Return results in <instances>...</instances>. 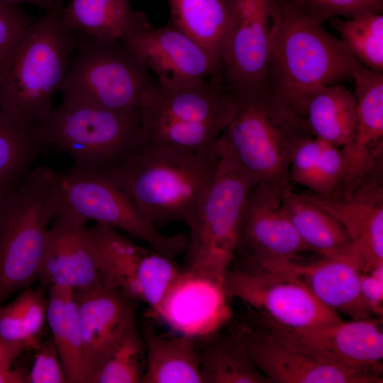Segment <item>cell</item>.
Returning a JSON list of instances; mask_svg holds the SVG:
<instances>
[{
    "instance_id": "1",
    "label": "cell",
    "mask_w": 383,
    "mask_h": 383,
    "mask_svg": "<svg viewBox=\"0 0 383 383\" xmlns=\"http://www.w3.org/2000/svg\"><path fill=\"white\" fill-rule=\"evenodd\" d=\"M357 62L301 0H277L267 89L277 101L303 118L309 96L353 78Z\"/></svg>"
},
{
    "instance_id": "2",
    "label": "cell",
    "mask_w": 383,
    "mask_h": 383,
    "mask_svg": "<svg viewBox=\"0 0 383 383\" xmlns=\"http://www.w3.org/2000/svg\"><path fill=\"white\" fill-rule=\"evenodd\" d=\"M63 6L46 11L0 56V110L30 135L54 108L74 50Z\"/></svg>"
},
{
    "instance_id": "3",
    "label": "cell",
    "mask_w": 383,
    "mask_h": 383,
    "mask_svg": "<svg viewBox=\"0 0 383 383\" xmlns=\"http://www.w3.org/2000/svg\"><path fill=\"white\" fill-rule=\"evenodd\" d=\"M217 163L216 145L202 152L152 148L138 150L101 174L156 227L182 223L189 228Z\"/></svg>"
},
{
    "instance_id": "4",
    "label": "cell",
    "mask_w": 383,
    "mask_h": 383,
    "mask_svg": "<svg viewBox=\"0 0 383 383\" xmlns=\"http://www.w3.org/2000/svg\"><path fill=\"white\" fill-rule=\"evenodd\" d=\"M235 96L219 71L200 81L160 83L144 94L138 111L140 149L202 152L214 148L232 118Z\"/></svg>"
},
{
    "instance_id": "5",
    "label": "cell",
    "mask_w": 383,
    "mask_h": 383,
    "mask_svg": "<svg viewBox=\"0 0 383 383\" xmlns=\"http://www.w3.org/2000/svg\"><path fill=\"white\" fill-rule=\"evenodd\" d=\"M235 96V113L217 145L257 182L284 194L291 189L294 151L312 135L304 120L267 89Z\"/></svg>"
},
{
    "instance_id": "6",
    "label": "cell",
    "mask_w": 383,
    "mask_h": 383,
    "mask_svg": "<svg viewBox=\"0 0 383 383\" xmlns=\"http://www.w3.org/2000/svg\"><path fill=\"white\" fill-rule=\"evenodd\" d=\"M42 148L67 153L76 169L106 172L136 152L141 144L138 112H119L63 98L31 132Z\"/></svg>"
},
{
    "instance_id": "7",
    "label": "cell",
    "mask_w": 383,
    "mask_h": 383,
    "mask_svg": "<svg viewBox=\"0 0 383 383\" xmlns=\"http://www.w3.org/2000/svg\"><path fill=\"white\" fill-rule=\"evenodd\" d=\"M63 204L57 172L33 168L0 219V305L38 279L46 238Z\"/></svg>"
},
{
    "instance_id": "8",
    "label": "cell",
    "mask_w": 383,
    "mask_h": 383,
    "mask_svg": "<svg viewBox=\"0 0 383 383\" xmlns=\"http://www.w3.org/2000/svg\"><path fill=\"white\" fill-rule=\"evenodd\" d=\"M216 150V170L189 228L183 267L224 283L236 253L246 201L257 181L217 144Z\"/></svg>"
},
{
    "instance_id": "9",
    "label": "cell",
    "mask_w": 383,
    "mask_h": 383,
    "mask_svg": "<svg viewBox=\"0 0 383 383\" xmlns=\"http://www.w3.org/2000/svg\"><path fill=\"white\" fill-rule=\"evenodd\" d=\"M76 34L73 57L60 87L64 99L136 113L156 79L121 40Z\"/></svg>"
},
{
    "instance_id": "10",
    "label": "cell",
    "mask_w": 383,
    "mask_h": 383,
    "mask_svg": "<svg viewBox=\"0 0 383 383\" xmlns=\"http://www.w3.org/2000/svg\"><path fill=\"white\" fill-rule=\"evenodd\" d=\"M224 288L228 299L248 306L252 323L301 330L341 321L301 282L271 271L247 265L228 270Z\"/></svg>"
},
{
    "instance_id": "11",
    "label": "cell",
    "mask_w": 383,
    "mask_h": 383,
    "mask_svg": "<svg viewBox=\"0 0 383 383\" xmlns=\"http://www.w3.org/2000/svg\"><path fill=\"white\" fill-rule=\"evenodd\" d=\"M88 233L102 284L155 312L180 271L172 258L139 246L103 223L89 227Z\"/></svg>"
},
{
    "instance_id": "12",
    "label": "cell",
    "mask_w": 383,
    "mask_h": 383,
    "mask_svg": "<svg viewBox=\"0 0 383 383\" xmlns=\"http://www.w3.org/2000/svg\"><path fill=\"white\" fill-rule=\"evenodd\" d=\"M57 179L63 204L87 221H94L123 231L171 258L184 253L188 242L187 235L162 233L122 191L101 174L71 167L57 172Z\"/></svg>"
},
{
    "instance_id": "13",
    "label": "cell",
    "mask_w": 383,
    "mask_h": 383,
    "mask_svg": "<svg viewBox=\"0 0 383 383\" xmlns=\"http://www.w3.org/2000/svg\"><path fill=\"white\" fill-rule=\"evenodd\" d=\"M277 0H234L220 61L224 82L234 95L267 89Z\"/></svg>"
},
{
    "instance_id": "14",
    "label": "cell",
    "mask_w": 383,
    "mask_h": 383,
    "mask_svg": "<svg viewBox=\"0 0 383 383\" xmlns=\"http://www.w3.org/2000/svg\"><path fill=\"white\" fill-rule=\"evenodd\" d=\"M255 324L284 344L323 360L379 377L382 374L383 333L379 319L341 320L301 330Z\"/></svg>"
},
{
    "instance_id": "15",
    "label": "cell",
    "mask_w": 383,
    "mask_h": 383,
    "mask_svg": "<svg viewBox=\"0 0 383 383\" xmlns=\"http://www.w3.org/2000/svg\"><path fill=\"white\" fill-rule=\"evenodd\" d=\"M255 367L270 382L379 383V376L345 367L289 346L252 323L238 322L232 328Z\"/></svg>"
},
{
    "instance_id": "16",
    "label": "cell",
    "mask_w": 383,
    "mask_h": 383,
    "mask_svg": "<svg viewBox=\"0 0 383 383\" xmlns=\"http://www.w3.org/2000/svg\"><path fill=\"white\" fill-rule=\"evenodd\" d=\"M121 40L160 83L204 80L220 71L217 61L196 40L170 24L152 26L145 14Z\"/></svg>"
},
{
    "instance_id": "17",
    "label": "cell",
    "mask_w": 383,
    "mask_h": 383,
    "mask_svg": "<svg viewBox=\"0 0 383 383\" xmlns=\"http://www.w3.org/2000/svg\"><path fill=\"white\" fill-rule=\"evenodd\" d=\"M284 194L262 182L251 189L236 249L246 265L262 267L284 263L309 251L284 210Z\"/></svg>"
},
{
    "instance_id": "18",
    "label": "cell",
    "mask_w": 383,
    "mask_h": 383,
    "mask_svg": "<svg viewBox=\"0 0 383 383\" xmlns=\"http://www.w3.org/2000/svg\"><path fill=\"white\" fill-rule=\"evenodd\" d=\"M228 299L223 282L182 267L154 314L179 335L199 339L231 321Z\"/></svg>"
},
{
    "instance_id": "19",
    "label": "cell",
    "mask_w": 383,
    "mask_h": 383,
    "mask_svg": "<svg viewBox=\"0 0 383 383\" xmlns=\"http://www.w3.org/2000/svg\"><path fill=\"white\" fill-rule=\"evenodd\" d=\"M257 268L297 280L324 305L353 319L366 318L372 314L360 292L364 262L355 243L333 256H321L309 262H301L296 258Z\"/></svg>"
},
{
    "instance_id": "20",
    "label": "cell",
    "mask_w": 383,
    "mask_h": 383,
    "mask_svg": "<svg viewBox=\"0 0 383 383\" xmlns=\"http://www.w3.org/2000/svg\"><path fill=\"white\" fill-rule=\"evenodd\" d=\"M87 222L62 204L49 226L38 272L42 284L76 291L102 284Z\"/></svg>"
},
{
    "instance_id": "21",
    "label": "cell",
    "mask_w": 383,
    "mask_h": 383,
    "mask_svg": "<svg viewBox=\"0 0 383 383\" xmlns=\"http://www.w3.org/2000/svg\"><path fill=\"white\" fill-rule=\"evenodd\" d=\"M88 383L110 353L136 323L134 303L102 284L76 290Z\"/></svg>"
},
{
    "instance_id": "22",
    "label": "cell",
    "mask_w": 383,
    "mask_h": 383,
    "mask_svg": "<svg viewBox=\"0 0 383 383\" xmlns=\"http://www.w3.org/2000/svg\"><path fill=\"white\" fill-rule=\"evenodd\" d=\"M374 170L330 199L306 196L331 214L357 244L364 272L383 265V187Z\"/></svg>"
},
{
    "instance_id": "23",
    "label": "cell",
    "mask_w": 383,
    "mask_h": 383,
    "mask_svg": "<svg viewBox=\"0 0 383 383\" xmlns=\"http://www.w3.org/2000/svg\"><path fill=\"white\" fill-rule=\"evenodd\" d=\"M353 79L357 127L353 141L343 148L351 179L356 182L377 167L382 153L383 72L357 62Z\"/></svg>"
},
{
    "instance_id": "24",
    "label": "cell",
    "mask_w": 383,
    "mask_h": 383,
    "mask_svg": "<svg viewBox=\"0 0 383 383\" xmlns=\"http://www.w3.org/2000/svg\"><path fill=\"white\" fill-rule=\"evenodd\" d=\"M289 177L323 199L337 196L354 185L343 148L313 135L302 139L295 148Z\"/></svg>"
},
{
    "instance_id": "25",
    "label": "cell",
    "mask_w": 383,
    "mask_h": 383,
    "mask_svg": "<svg viewBox=\"0 0 383 383\" xmlns=\"http://www.w3.org/2000/svg\"><path fill=\"white\" fill-rule=\"evenodd\" d=\"M141 334L145 348L141 383H204L196 338H164L148 322Z\"/></svg>"
},
{
    "instance_id": "26",
    "label": "cell",
    "mask_w": 383,
    "mask_h": 383,
    "mask_svg": "<svg viewBox=\"0 0 383 383\" xmlns=\"http://www.w3.org/2000/svg\"><path fill=\"white\" fill-rule=\"evenodd\" d=\"M303 118L313 136L345 148L352 143L356 132L354 94L339 84L321 87L308 99Z\"/></svg>"
},
{
    "instance_id": "27",
    "label": "cell",
    "mask_w": 383,
    "mask_h": 383,
    "mask_svg": "<svg viewBox=\"0 0 383 383\" xmlns=\"http://www.w3.org/2000/svg\"><path fill=\"white\" fill-rule=\"evenodd\" d=\"M47 322L68 383H88L74 289L57 285L49 287Z\"/></svg>"
},
{
    "instance_id": "28",
    "label": "cell",
    "mask_w": 383,
    "mask_h": 383,
    "mask_svg": "<svg viewBox=\"0 0 383 383\" xmlns=\"http://www.w3.org/2000/svg\"><path fill=\"white\" fill-rule=\"evenodd\" d=\"M170 25L199 43L220 61L233 13L234 0H167Z\"/></svg>"
},
{
    "instance_id": "29",
    "label": "cell",
    "mask_w": 383,
    "mask_h": 383,
    "mask_svg": "<svg viewBox=\"0 0 383 383\" xmlns=\"http://www.w3.org/2000/svg\"><path fill=\"white\" fill-rule=\"evenodd\" d=\"M282 206L309 250L333 256L354 243L344 227L306 194L287 191L282 197Z\"/></svg>"
},
{
    "instance_id": "30",
    "label": "cell",
    "mask_w": 383,
    "mask_h": 383,
    "mask_svg": "<svg viewBox=\"0 0 383 383\" xmlns=\"http://www.w3.org/2000/svg\"><path fill=\"white\" fill-rule=\"evenodd\" d=\"M62 14L71 31L108 40H121L144 15L129 0H70Z\"/></svg>"
},
{
    "instance_id": "31",
    "label": "cell",
    "mask_w": 383,
    "mask_h": 383,
    "mask_svg": "<svg viewBox=\"0 0 383 383\" xmlns=\"http://www.w3.org/2000/svg\"><path fill=\"white\" fill-rule=\"evenodd\" d=\"M199 339L204 343L197 347L204 383H271L231 331L228 335L218 331Z\"/></svg>"
},
{
    "instance_id": "32",
    "label": "cell",
    "mask_w": 383,
    "mask_h": 383,
    "mask_svg": "<svg viewBox=\"0 0 383 383\" xmlns=\"http://www.w3.org/2000/svg\"><path fill=\"white\" fill-rule=\"evenodd\" d=\"M42 149L30 134L0 110V183L18 188Z\"/></svg>"
},
{
    "instance_id": "33",
    "label": "cell",
    "mask_w": 383,
    "mask_h": 383,
    "mask_svg": "<svg viewBox=\"0 0 383 383\" xmlns=\"http://www.w3.org/2000/svg\"><path fill=\"white\" fill-rule=\"evenodd\" d=\"M350 55L365 67L383 72V15L370 13L332 22Z\"/></svg>"
},
{
    "instance_id": "34",
    "label": "cell",
    "mask_w": 383,
    "mask_h": 383,
    "mask_svg": "<svg viewBox=\"0 0 383 383\" xmlns=\"http://www.w3.org/2000/svg\"><path fill=\"white\" fill-rule=\"evenodd\" d=\"M145 366V344L136 325L110 353L92 383H141Z\"/></svg>"
},
{
    "instance_id": "35",
    "label": "cell",
    "mask_w": 383,
    "mask_h": 383,
    "mask_svg": "<svg viewBox=\"0 0 383 383\" xmlns=\"http://www.w3.org/2000/svg\"><path fill=\"white\" fill-rule=\"evenodd\" d=\"M306 11L323 23L337 16L355 17L362 14L382 13L383 0H301Z\"/></svg>"
},
{
    "instance_id": "36",
    "label": "cell",
    "mask_w": 383,
    "mask_h": 383,
    "mask_svg": "<svg viewBox=\"0 0 383 383\" xmlns=\"http://www.w3.org/2000/svg\"><path fill=\"white\" fill-rule=\"evenodd\" d=\"M43 284L38 288L30 287L18 295L26 340L32 349L40 343L39 335L47 321L48 296Z\"/></svg>"
},
{
    "instance_id": "37",
    "label": "cell",
    "mask_w": 383,
    "mask_h": 383,
    "mask_svg": "<svg viewBox=\"0 0 383 383\" xmlns=\"http://www.w3.org/2000/svg\"><path fill=\"white\" fill-rule=\"evenodd\" d=\"M34 350L35 353L28 374V383H68L52 337L40 342Z\"/></svg>"
},
{
    "instance_id": "38",
    "label": "cell",
    "mask_w": 383,
    "mask_h": 383,
    "mask_svg": "<svg viewBox=\"0 0 383 383\" xmlns=\"http://www.w3.org/2000/svg\"><path fill=\"white\" fill-rule=\"evenodd\" d=\"M34 21L16 6L0 1V56Z\"/></svg>"
},
{
    "instance_id": "39",
    "label": "cell",
    "mask_w": 383,
    "mask_h": 383,
    "mask_svg": "<svg viewBox=\"0 0 383 383\" xmlns=\"http://www.w3.org/2000/svg\"><path fill=\"white\" fill-rule=\"evenodd\" d=\"M0 339L9 343L24 344L32 349L26 340L18 296L11 302L0 305Z\"/></svg>"
},
{
    "instance_id": "40",
    "label": "cell",
    "mask_w": 383,
    "mask_h": 383,
    "mask_svg": "<svg viewBox=\"0 0 383 383\" xmlns=\"http://www.w3.org/2000/svg\"><path fill=\"white\" fill-rule=\"evenodd\" d=\"M360 288L362 296L372 313L382 316L383 265L362 272Z\"/></svg>"
},
{
    "instance_id": "41",
    "label": "cell",
    "mask_w": 383,
    "mask_h": 383,
    "mask_svg": "<svg viewBox=\"0 0 383 383\" xmlns=\"http://www.w3.org/2000/svg\"><path fill=\"white\" fill-rule=\"evenodd\" d=\"M24 344H12L0 339V369L11 367L16 358L28 350Z\"/></svg>"
},
{
    "instance_id": "42",
    "label": "cell",
    "mask_w": 383,
    "mask_h": 383,
    "mask_svg": "<svg viewBox=\"0 0 383 383\" xmlns=\"http://www.w3.org/2000/svg\"><path fill=\"white\" fill-rule=\"evenodd\" d=\"M28 374L21 367L0 369V383H28Z\"/></svg>"
},
{
    "instance_id": "43",
    "label": "cell",
    "mask_w": 383,
    "mask_h": 383,
    "mask_svg": "<svg viewBox=\"0 0 383 383\" xmlns=\"http://www.w3.org/2000/svg\"><path fill=\"white\" fill-rule=\"evenodd\" d=\"M9 4L16 6L21 4H29L46 11L63 6L65 0H0Z\"/></svg>"
},
{
    "instance_id": "44",
    "label": "cell",
    "mask_w": 383,
    "mask_h": 383,
    "mask_svg": "<svg viewBox=\"0 0 383 383\" xmlns=\"http://www.w3.org/2000/svg\"><path fill=\"white\" fill-rule=\"evenodd\" d=\"M16 190V189L0 183V219L9 200Z\"/></svg>"
}]
</instances>
